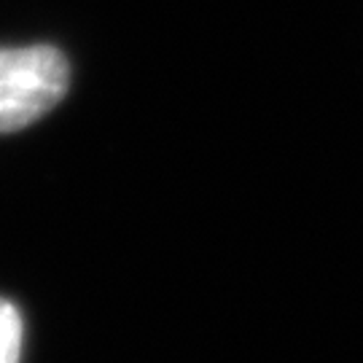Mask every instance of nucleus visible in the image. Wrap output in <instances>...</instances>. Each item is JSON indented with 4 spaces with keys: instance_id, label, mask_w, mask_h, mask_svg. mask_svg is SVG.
Wrapping results in <instances>:
<instances>
[{
    "instance_id": "obj_1",
    "label": "nucleus",
    "mask_w": 363,
    "mask_h": 363,
    "mask_svg": "<svg viewBox=\"0 0 363 363\" xmlns=\"http://www.w3.org/2000/svg\"><path fill=\"white\" fill-rule=\"evenodd\" d=\"M70 65L49 43L0 49V135L30 127L65 97Z\"/></svg>"
},
{
    "instance_id": "obj_2",
    "label": "nucleus",
    "mask_w": 363,
    "mask_h": 363,
    "mask_svg": "<svg viewBox=\"0 0 363 363\" xmlns=\"http://www.w3.org/2000/svg\"><path fill=\"white\" fill-rule=\"evenodd\" d=\"M22 339H25V325L16 304L9 298H0V363H19Z\"/></svg>"
}]
</instances>
